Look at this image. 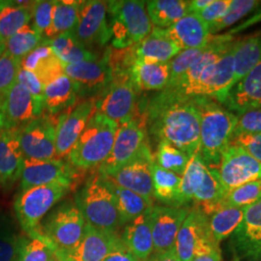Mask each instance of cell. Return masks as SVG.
Instances as JSON below:
<instances>
[{
    "mask_svg": "<svg viewBox=\"0 0 261 261\" xmlns=\"http://www.w3.org/2000/svg\"><path fill=\"white\" fill-rule=\"evenodd\" d=\"M146 124L157 141H167L192 157L199 150L200 122L193 101L164 98L157 94L146 109Z\"/></svg>",
    "mask_w": 261,
    "mask_h": 261,
    "instance_id": "6da1fadb",
    "label": "cell"
},
{
    "mask_svg": "<svg viewBox=\"0 0 261 261\" xmlns=\"http://www.w3.org/2000/svg\"><path fill=\"white\" fill-rule=\"evenodd\" d=\"M199 113L200 140L198 153L207 167L216 168L229 146L238 116L211 98L192 100Z\"/></svg>",
    "mask_w": 261,
    "mask_h": 261,
    "instance_id": "7a4b0ae2",
    "label": "cell"
},
{
    "mask_svg": "<svg viewBox=\"0 0 261 261\" xmlns=\"http://www.w3.org/2000/svg\"><path fill=\"white\" fill-rule=\"evenodd\" d=\"M119 125L95 112L68 155L75 168L88 169L101 166L112 152Z\"/></svg>",
    "mask_w": 261,
    "mask_h": 261,
    "instance_id": "3957f363",
    "label": "cell"
},
{
    "mask_svg": "<svg viewBox=\"0 0 261 261\" xmlns=\"http://www.w3.org/2000/svg\"><path fill=\"white\" fill-rule=\"evenodd\" d=\"M86 224L103 231L116 233L121 226L114 196L108 181L98 170L87 179L75 198Z\"/></svg>",
    "mask_w": 261,
    "mask_h": 261,
    "instance_id": "277c9868",
    "label": "cell"
},
{
    "mask_svg": "<svg viewBox=\"0 0 261 261\" xmlns=\"http://www.w3.org/2000/svg\"><path fill=\"white\" fill-rule=\"evenodd\" d=\"M108 20L112 46L115 48L136 46L153 30L146 12V1H108Z\"/></svg>",
    "mask_w": 261,
    "mask_h": 261,
    "instance_id": "5b68a950",
    "label": "cell"
},
{
    "mask_svg": "<svg viewBox=\"0 0 261 261\" xmlns=\"http://www.w3.org/2000/svg\"><path fill=\"white\" fill-rule=\"evenodd\" d=\"M70 189L62 184H48L20 191L15 199L14 209L22 230L28 236L41 234L43 218Z\"/></svg>",
    "mask_w": 261,
    "mask_h": 261,
    "instance_id": "8992f818",
    "label": "cell"
},
{
    "mask_svg": "<svg viewBox=\"0 0 261 261\" xmlns=\"http://www.w3.org/2000/svg\"><path fill=\"white\" fill-rule=\"evenodd\" d=\"M85 220L76 203L68 201L48 215L40 226L41 234L56 250H70L81 241Z\"/></svg>",
    "mask_w": 261,
    "mask_h": 261,
    "instance_id": "52a82bcc",
    "label": "cell"
},
{
    "mask_svg": "<svg viewBox=\"0 0 261 261\" xmlns=\"http://www.w3.org/2000/svg\"><path fill=\"white\" fill-rule=\"evenodd\" d=\"M180 261H191L195 256L219 250L209 228V216L198 208L190 210L174 245Z\"/></svg>",
    "mask_w": 261,
    "mask_h": 261,
    "instance_id": "ba28073f",
    "label": "cell"
},
{
    "mask_svg": "<svg viewBox=\"0 0 261 261\" xmlns=\"http://www.w3.org/2000/svg\"><path fill=\"white\" fill-rule=\"evenodd\" d=\"M228 47L214 63L208 66L188 95V101L211 98L222 103L234 85V46Z\"/></svg>",
    "mask_w": 261,
    "mask_h": 261,
    "instance_id": "9c48e42d",
    "label": "cell"
},
{
    "mask_svg": "<svg viewBox=\"0 0 261 261\" xmlns=\"http://www.w3.org/2000/svg\"><path fill=\"white\" fill-rule=\"evenodd\" d=\"M138 93L130 75L113 76L111 84L96 99L97 112L120 126L135 117Z\"/></svg>",
    "mask_w": 261,
    "mask_h": 261,
    "instance_id": "30bf717a",
    "label": "cell"
},
{
    "mask_svg": "<svg viewBox=\"0 0 261 261\" xmlns=\"http://www.w3.org/2000/svg\"><path fill=\"white\" fill-rule=\"evenodd\" d=\"M148 142L146 119L135 115L130 121L119 126L112 152L98 170L106 174L121 168L135 158Z\"/></svg>",
    "mask_w": 261,
    "mask_h": 261,
    "instance_id": "8fae6325",
    "label": "cell"
},
{
    "mask_svg": "<svg viewBox=\"0 0 261 261\" xmlns=\"http://www.w3.org/2000/svg\"><path fill=\"white\" fill-rule=\"evenodd\" d=\"M126 249L117 234L85 224L84 235L75 248L56 250L55 257L60 261H102L110 253Z\"/></svg>",
    "mask_w": 261,
    "mask_h": 261,
    "instance_id": "7c38bea8",
    "label": "cell"
},
{
    "mask_svg": "<svg viewBox=\"0 0 261 261\" xmlns=\"http://www.w3.org/2000/svg\"><path fill=\"white\" fill-rule=\"evenodd\" d=\"M153 164L154 156L148 142L129 163L112 172L103 174L117 185L138 194L153 204Z\"/></svg>",
    "mask_w": 261,
    "mask_h": 261,
    "instance_id": "4fadbf2b",
    "label": "cell"
},
{
    "mask_svg": "<svg viewBox=\"0 0 261 261\" xmlns=\"http://www.w3.org/2000/svg\"><path fill=\"white\" fill-rule=\"evenodd\" d=\"M56 123L51 116L45 113L19 129L18 138L24 159H56Z\"/></svg>",
    "mask_w": 261,
    "mask_h": 261,
    "instance_id": "5bb4252c",
    "label": "cell"
},
{
    "mask_svg": "<svg viewBox=\"0 0 261 261\" xmlns=\"http://www.w3.org/2000/svg\"><path fill=\"white\" fill-rule=\"evenodd\" d=\"M215 169L226 193L261 179L260 162L240 146L231 144L223 153L220 164Z\"/></svg>",
    "mask_w": 261,
    "mask_h": 261,
    "instance_id": "9a60e30c",
    "label": "cell"
},
{
    "mask_svg": "<svg viewBox=\"0 0 261 261\" xmlns=\"http://www.w3.org/2000/svg\"><path fill=\"white\" fill-rule=\"evenodd\" d=\"M44 112V100L33 96L18 82L0 103V114L5 130H19Z\"/></svg>",
    "mask_w": 261,
    "mask_h": 261,
    "instance_id": "2e32d148",
    "label": "cell"
},
{
    "mask_svg": "<svg viewBox=\"0 0 261 261\" xmlns=\"http://www.w3.org/2000/svg\"><path fill=\"white\" fill-rule=\"evenodd\" d=\"M75 35L87 49L103 47L112 39L108 20V2L99 0L81 2Z\"/></svg>",
    "mask_w": 261,
    "mask_h": 261,
    "instance_id": "e0dca14e",
    "label": "cell"
},
{
    "mask_svg": "<svg viewBox=\"0 0 261 261\" xmlns=\"http://www.w3.org/2000/svg\"><path fill=\"white\" fill-rule=\"evenodd\" d=\"M76 173L74 166L61 159L47 161L24 159L20 175V191L48 184L72 187Z\"/></svg>",
    "mask_w": 261,
    "mask_h": 261,
    "instance_id": "ac0fdd59",
    "label": "cell"
},
{
    "mask_svg": "<svg viewBox=\"0 0 261 261\" xmlns=\"http://www.w3.org/2000/svg\"><path fill=\"white\" fill-rule=\"evenodd\" d=\"M96 112V98L93 97L59 114L56 130V159L62 160L69 155Z\"/></svg>",
    "mask_w": 261,
    "mask_h": 261,
    "instance_id": "d6986e66",
    "label": "cell"
},
{
    "mask_svg": "<svg viewBox=\"0 0 261 261\" xmlns=\"http://www.w3.org/2000/svg\"><path fill=\"white\" fill-rule=\"evenodd\" d=\"M230 247L239 261H261V199L245 209L241 224L230 236Z\"/></svg>",
    "mask_w": 261,
    "mask_h": 261,
    "instance_id": "ffe728a7",
    "label": "cell"
},
{
    "mask_svg": "<svg viewBox=\"0 0 261 261\" xmlns=\"http://www.w3.org/2000/svg\"><path fill=\"white\" fill-rule=\"evenodd\" d=\"M189 213L190 209L186 207L152 206L150 224L154 253L167 252L174 248L178 232Z\"/></svg>",
    "mask_w": 261,
    "mask_h": 261,
    "instance_id": "44dd1931",
    "label": "cell"
},
{
    "mask_svg": "<svg viewBox=\"0 0 261 261\" xmlns=\"http://www.w3.org/2000/svg\"><path fill=\"white\" fill-rule=\"evenodd\" d=\"M221 105L234 114L261 108V60L234 84Z\"/></svg>",
    "mask_w": 261,
    "mask_h": 261,
    "instance_id": "7402d4cb",
    "label": "cell"
},
{
    "mask_svg": "<svg viewBox=\"0 0 261 261\" xmlns=\"http://www.w3.org/2000/svg\"><path fill=\"white\" fill-rule=\"evenodd\" d=\"M64 74L79 84L81 96L103 93L112 80V72L105 56L95 61L65 65Z\"/></svg>",
    "mask_w": 261,
    "mask_h": 261,
    "instance_id": "603a6c76",
    "label": "cell"
},
{
    "mask_svg": "<svg viewBox=\"0 0 261 261\" xmlns=\"http://www.w3.org/2000/svg\"><path fill=\"white\" fill-rule=\"evenodd\" d=\"M165 31L182 50L202 49L211 38L208 24L196 14H188Z\"/></svg>",
    "mask_w": 261,
    "mask_h": 261,
    "instance_id": "cb8c5ba5",
    "label": "cell"
},
{
    "mask_svg": "<svg viewBox=\"0 0 261 261\" xmlns=\"http://www.w3.org/2000/svg\"><path fill=\"white\" fill-rule=\"evenodd\" d=\"M24 156L19 145L18 130L0 132V186H12L20 178Z\"/></svg>",
    "mask_w": 261,
    "mask_h": 261,
    "instance_id": "d4e9b609",
    "label": "cell"
},
{
    "mask_svg": "<svg viewBox=\"0 0 261 261\" xmlns=\"http://www.w3.org/2000/svg\"><path fill=\"white\" fill-rule=\"evenodd\" d=\"M151 208L126 224L122 233V242L127 250L140 261L148 260L154 252L150 224Z\"/></svg>",
    "mask_w": 261,
    "mask_h": 261,
    "instance_id": "484cf974",
    "label": "cell"
},
{
    "mask_svg": "<svg viewBox=\"0 0 261 261\" xmlns=\"http://www.w3.org/2000/svg\"><path fill=\"white\" fill-rule=\"evenodd\" d=\"M21 68L32 72L44 85L64 74L65 65L58 59L48 44V40L28 54L21 60Z\"/></svg>",
    "mask_w": 261,
    "mask_h": 261,
    "instance_id": "4316f807",
    "label": "cell"
},
{
    "mask_svg": "<svg viewBox=\"0 0 261 261\" xmlns=\"http://www.w3.org/2000/svg\"><path fill=\"white\" fill-rule=\"evenodd\" d=\"M81 96L80 86L70 76L63 74L45 85L44 105L48 115H56L73 108Z\"/></svg>",
    "mask_w": 261,
    "mask_h": 261,
    "instance_id": "83f0119b",
    "label": "cell"
},
{
    "mask_svg": "<svg viewBox=\"0 0 261 261\" xmlns=\"http://www.w3.org/2000/svg\"><path fill=\"white\" fill-rule=\"evenodd\" d=\"M132 81L140 91H162L169 83L170 61L155 62L137 58L130 72Z\"/></svg>",
    "mask_w": 261,
    "mask_h": 261,
    "instance_id": "f1b7e54d",
    "label": "cell"
},
{
    "mask_svg": "<svg viewBox=\"0 0 261 261\" xmlns=\"http://www.w3.org/2000/svg\"><path fill=\"white\" fill-rule=\"evenodd\" d=\"M181 50L161 28H153L149 35L135 46L137 58L155 62H169Z\"/></svg>",
    "mask_w": 261,
    "mask_h": 261,
    "instance_id": "f546056e",
    "label": "cell"
},
{
    "mask_svg": "<svg viewBox=\"0 0 261 261\" xmlns=\"http://www.w3.org/2000/svg\"><path fill=\"white\" fill-rule=\"evenodd\" d=\"M35 1H4L0 10V40L5 42L29 24Z\"/></svg>",
    "mask_w": 261,
    "mask_h": 261,
    "instance_id": "4dcf8cb0",
    "label": "cell"
},
{
    "mask_svg": "<svg viewBox=\"0 0 261 261\" xmlns=\"http://www.w3.org/2000/svg\"><path fill=\"white\" fill-rule=\"evenodd\" d=\"M48 44L58 59L64 64H75L84 61H95L97 56L87 49L75 37V31L65 32L48 40Z\"/></svg>",
    "mask_w": 261,
    "mask_h": 261,
    "instance_id": "1f68e13d",
    "label": "cell"
},
{
    "mask_svg": "<svg viewBox=\"0 0 261 261\" xmlns=\"http://www.w3.org/2000/svg\"><path fill=\"white\" fill-rule=\"evenodd\" d=\"M146 12L155 28L166 29L189 14V1L151 0L146 1Z\"/></svg>",
    "mask_w": 261,
    "mask_h": 261,
    "instance_id": "d6a6232c",
    "label": "cell"
},
{
    "mask_svg": "<svg viewBox=\"0 0 261 261\" xmlns=\"http://www.w3.org/2000/svg\"><path fill=\"white\" fill-rule=\"evenodd\" d=\"M106 179L113 193L117 211L120 217L121 226L130 223V221L143 214L153 206L142 196H139L130 190L122 188L108 177H106Z\"/></svg>",
    "mask_w": 261,
    "mask_h": 261,
    "instance_id": "836d02e7",
    "label": "cell"
},
{
    "mask_svg": "<svg viewBox=\"0 0 261 261\" xmlns=\"http://www.w3.org/2000/svg\"><path fill=\"white\" fill-rule=\"evenodd\" d=\"M261 60V35L237 40L234 46V84Z\"/></svg>",
    "mask_w": 261,
    "mask_h": 261,
    "instance_id": "e575fe53",
    "label": "cell"
},
{
    "mask_svg": "<svg viewBox=\"0 0 261 261\" xmlns=\"http://www.w3.org/2000/svg\"><path fill=\"white\" fill-rule=\"evenodd\" d=\"M207 168V165L198 152L190 158L186 169L181 176L177 207H182L193 202L194 196L202 182Z\"/></svg>",
    "mask_w": 261,
    "mask_h": 261,
    "instance_id": "d590c367",
    "label": "cell"
},
{
    "mask_svg": "<svg viewBox=\"0 0 261 261\" xmlns=\"http://www.w3.org/2000/svg\"><path fill=\"white\" fill-rule=\"evenodd\" d=\"M152 178L154 197L164 204L177 207L181 176L159 167L154 161L152 167Z\"/></svg>",
    "mask_w": 261,
    "mask_h": 261,
    "instance_id": "8d00e7d4",
    "label": "cell"
},
{
    "mask_svg": "<svg viewBox=\"0 0 261 261\" xmlns=\"http://www.w3.org/2000/svg\"><path fill=\"white\" fill-rule=\"evenodd\" d=\"M245 209L224 207L209 216V228L216 242L220 244L233 234L242 222Z\"/></svg>",
    "mask_w": 261,
    "mask_h": 261,
    "instance_id": "74e56055",
    "label": "cell"
},
{
    "mask_svg": "<svg viewBox=\"0 0 261 261\" xmlns=\"http://www.w3.org/2000/svg\"><path fill=\"white\" fill-rule=\"evenodd\" d=\"M54 257L55 248L42 234L19 236L16 261H50Z\"/></svg>",
    "mask_w": 261,
    "mask_h": 261,
    "instance_id": "f35d334b",
    "label": "cell"
},
{
    "mask_svg": "<svg viewBox=\"0 0 261 261\" xmlns=\"http://www.w3.org/2000/svg\"><path fill=\"white\" fill-rule=\"evenodd\" d=\"M44 40L45 38L36 28L28 24L6 41V53L21 61L28 54L39 47Z\"/></svg>",
    "mask_w": 261,
    "mask_h": 261,
    "instance_id": "ab89813d",
    "label": "cell"
},
{
    "mask_svg": "<svg viewBox=\"0 0 261 261\" xmlns=\"http://www.w3.org/2000/svg\"><path fill=\"white\" fill-rule=\"evenodd\" d=\"M82 1H55L51 38L59 34L75 31L79 20V11Z\"/></svg>",
    "mask_w": 261,
    "mask_h": 261,
    "instance_id": "60d3db41",
    "label": "cell"
},
{
    "mask_svg": "<svg viewBox=\"0 0 261 261\" xmlns=\"http://www.w3.org/2000/svg\"><path fill=\"white\" fill-rule=\"evenodd\" d=\"M190 158L186 153L164 140L159 141L154 155V161L159 167L179 176L183 175Z\"/></svg>",
    "mask_w": 261,
    "mask_h": 261,
    "instance_id": "b9f144b4",
    "label": "cell"
},
{
    "mask_svg": "<svg viewBox=\"0 0 261 261\" xmlns=\"http://www.w3.org/2000/svg\"><path fill=\"white\" fill-rule=\"evenodd\" d=\"M260 199L261 179L246 183L226 193L220 203V209L224 207L247 208Z\"/></svg>",
    "mask_w": 261,
    "mask_h": 261,
    "instance_id": "7bdbcfd3",
    "label": "cell"
},
{
    "mask_svg": "<svg viewBox=\"0 0 261 261\" xmlns=\"http://www.w3.org/2000/svg\"><path fill=\"white\" fill-rule=\"evenodd\" d=\"M260 1L255 0H231L230 6L224 16L209 27L211 35L232 27L236 22L251 14L260 6Z\"/></svg>",
    "mask_w": 261,
    "mask_h": 261,
    "instance_id": "ee69618b",
    "label": "cell"
},
{
    "mask_svg": "<svg viewBox=\"0 0 261 261\" xmlns=\"http://www.w3.org/2000/svg\"><path fill=\"white\" fill-rule=\"evenodd\" d=\"M20 68L21 61L6 51L0 58V103L12 86L17 83Z\"/></svg>",
    "mask_w": 261,
    "mask_h": 261,
    "instance_id": "f6af8a7d",
    "label": "cell"
},
{
    "mask_svg": "<svg viewBox=\"0 0 261 261\" xmlns=\"http://www.w3.org/2000/svg\"><path fill=\"white\" fill-rule=\"evenodd\" d=\"M54 5L55 1H35L32 11L33 27L47 40L51 38Z\"/></svg>",
    "mask_w": 261,
    "mask_h": 261,
    "instance_id": "bcb514c9",
    "label": "cell"
},
{
    "mask_svg": "<svg viewBox=\"0 0 261 261\" xmlns=\"http://www.w3.org/2000/svg\"><path fill=\"white\" fill-rule=\"evenodd\" d=\"M202 49H184L170 61L169 84H174L194 65L201 55Z\"/></svg>",
    "mask_w": 261,
    "mask_h": 261,
    "instance_id": "7dc6e473",
    "label": "cell"
},
{
    "mask_svg": "<svg viewBox=\"0 0 261 261\" xmlns=\"http://www.w3.org/2000/svg\"><path fill=\"white\" fill-rule=\"evenodd\" d=\"M261 133V108L238 115V120L234 129V136L253 135Z\"/></svg>",
    "mask_w": 261,
    "mask_h": 261,
    "instance_id": "c3c4849f",
    "label": "cell"
},
{
    "mask_svg": "<svg viewBox=\"0 0 261 261\" xmlns=\"http://www.w3.org/2000/svg\"><path fill=\"white\" fill-rule=\"evenodd\" d=\"M19 236L8 229L0 228V261H16Z\"/></svg>",
    "mask_w": 261,
    "mask_h": 261,
    "instance_id": "681fc988",
    "label": "cell"
},
{
    "mask_svg": "<svg viewBox=\"0 0 261 261\" xmlns=\"http://www.w3.org/2000/svg\"><path fill=\"white\" fill-rule=\"evenodd\" d=\"M231 145L240 146L261 163V133L253 135H239L231 138Z\"/></svg>",
    "mask_w": 261,
    "mask_h": 261,
    "instance_id": "f907efd6",
    "label": "cell"
},
{
    "mask_svg": "<svg viewBox=\"0 0 261 261\" xmlns=\"http://www.w3.org/2000/svg\"><path fill=\"white\" fill-rule=\"evenodd\" d=\"M230 3L231 0H212L205 9L196 15L210 27L224 16L229 8Z\"/></svg>",
    "mask_w": 261,
    "mask_h": 261,
    "instance_id": "816d5d0a",
    "label": "cell"
},
{
    "mask_svg": "<svg viewBox=\"0 0 261 261\" xmlns=\"http://www.w3.org/2000/svg\"><path fill=\"white\" fill-rule=\"evenodd\" d=\"M17 82L24 86L33 96L44 100L45 85L40 82V80L32 72L20 68Z\"/></svg>",
    "mask_w": 261,
    "mask_h": 261,
    "instance_id": "f5cc1de1",
    "label": "cell"
},
{
    "mask_svg": "<svg viewBox=\"0 0 261 261\" xmlns=\"http://www.w3.org/2000/svg\"><path fill=\"white\" fill-rule=\"evenodd\" d=\"M102 261H140L134 256L127 249L113 252L107 255Z\"/></svg>",
    "mask_w": 261,
    "mask_h": 261,
    "instance_id": "db71d44e",
    "label": "cell"
},
{
    "mask_svg": "<svg viewBox=\"0 0 261 261\" xmlns=\"http://www.w3.org/2000/svg\"><path fill=\"white\" fill-rule=\"evenodd\" d=\"M148 261H180L178 257L175 249H171L167 252L154 253L153 256L151 255Z\"/></svg>",
    "mask_w": 261,
    "mask_h": 261,
    "instance_id": "11a10c76",
    "label": "cell"
},
{
    "mask_svg": "<svg viewBox=\"0 0 261 261\" xmlns=\"http://www.w3.org/2000/svg\"><path fill=\"white\" fill-rule=\"evenodd\" d=\"M212 2V0H192L189 1V14H198Z\"/></svg>",
    "mask_w": 261,
    "mask_h": 261,
    "instance_id": "9f6ffc18",
    "label": "cell"
},
{
    "mask_svg": "<svg viewBox=\"0 0 261 261\" xmlns=\"http://www.w3.org/2000/svg\"><path fill=\"white\" fill-rule=\"evenodd\" d=\"M191 261H222V254L219 249L214 252L195 256Z\"/></svg>",
    "mask_w": 261,
    "mask_h": 261,
    "instance_id": "6f0895ef",
    "label": "cell"
},
{
    "mask_svg": "<svg viewBox=\"0 0 261 261\" xmlns=\"http://www.w3.org/2000/svg\"><path fill=\"white\" fill-rule=\"evenodd\" d=\"M6 51V43L0 40V58L3 56Z\"/></svg>",
    "mask_w": 261,
    "mask_h": 261,
    "instance_id": "680465c9",
    "label": "cell"
},
{
    "mask_svg": "<svg viewBox=\"0 0 261 261\" xmlns=\"http://www.w3.org/2000/svg\"><path fill=\"white\" fill-rule=\"evenodd\" d=\"M3 129V124H2V119H1V114H0V132Z\"/></svg>",
    "mask_w": 261,
    "mask_h": 261,
    "instance_id": "91938a15",
    "label": "cell"
},
{
    "mask_svg": "<svg viewBox=\"0 0 261 261\" xmlns=\"http://www.w3.org/2000/svg\"><path fill=\"white\" fill-rule=\"evenodd\" d=\"M3 3H4V1L0 0V10H1V8H2V6H3Z\"/></svg>",
    "mask_w": 261,
    "mask_h": 261,
    "instance_id": "94428289",
    "label": "cell"
},
{
    "mask_svg": "<svg viewBox=\"0 0 261 261\" xmlns=\"http://www.w3.org/2000/svg\"><path fill=\"white\" fill-rule=\"evenodd\" d=\"M50 261H60V260H58V259H57V258H56V257H54V258H53V259H51V260Z\"/></svg>",
    "mask_w": 261,
    "mask_h": 261,
    "instance_id": "6125c7cd",
    "label": "cell"
},
{
    "mask_svg": "<svg viewBox=\"0 0 261 261\" xmlns=\"http://www.w3.org/2000/svg\"><path fill=\"white\" fill-rule=\"evenodd\" d=\"M232 261H239L238 259H236V258H234L233 260Z\"/></svg>",
    "mask_w": 261,
    "mask_h": 261,
    "instance_id": "be15d7a7",
    "label": "cell"
},
{
    "mask_svg": "<svg viewBox=\"0 0 261 261\" xmlns=\"http://www.w3.org/2000/svg\"><path fill=\"white\" fill-rule=\"evenodd\" d=\"M260 35H261V31H260Z\"/></svg>",
    "mask_w": 261,
    "mask_h": 261,
    "instance_id": "e7e4bbea",
    "label": "cell"
},
{
    "mask_svg": "<svg viewBox=\"0 0 261 261\" xmlns=\"http://www.w3.org/2000/svg\"><path fill=\"white\" fill-rule=\"evenodd\" d=\"M147 261H148V260H147Z\"/></svg>",
    "mask_w": 261,
    "mask_h": 261,
    "instance_id": "03108f58",
    "label": "cell"
}]
</instances>
